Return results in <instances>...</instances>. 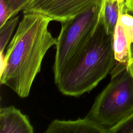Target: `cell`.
I'll use <instances>...</instances> for the list:
<instances>
[{
	"label": "cell",
	"mask_w": 133,
	"mask_h": 133,
	"mask_svg": "<svg viewBox=\"0 0 133 133\" xmlns=\"http://www.w3.org/2000/svg\"><path fill=\"white\" fill-rule=\"evenodd\" d=\"M51 21L39 14H23L5 55L0 52V83L21 98L29 96L46 53L56 45L48 30Z\"/></svg>",
	"instance_id": "obj_1"
},
{
	"label": "cell",
	"mask_w": 133,
	"mask_h": 133,
	"mask_svg": "<svg viewBox=\"0 0 133 133\" xmlns=\"http://www.w3.org/2000/svg\"><path fill=\"white\" fill-rule=\"evenodd\" d=\"M115 61L113 35L107 33L101 12L93 35L55 78V82L64 95L79 97L96 87L112 71Z\"/></svg>",
	"instance_id": "obj_2"
},
{
	"label": "cell",
	"mask_w": 133,
	"mask_h": 133,
	"mask_svg": "<svg viewBox=\"0 0 133 133\" xmlns=\"http://www.w3.org/2000/svg\"><path fill=\"white\" fill-rule=\"evenodd\" d=\"M111 81L95 99L86 115L109 129L133 111V76L127 63L117 62Z\"/></svg>",
	"instance_id": "obj_3"
},
{
	"label": "cell",
	"mask_w": 133,
	"mask_h": 133,
	"mask_svg": "<svg viewBox=\"0 0 133 133\" xmlns=\"http://www.w3.org/2000/svg\"><path fill=\"white\" fill-rule=\"evenodd\" d=\"M102 4V1L73 18L61 22L56 45L53 66L55 78L93 35L100 18Z\"/></svg>",
	"instance_id": "obj_4"
},
{
	"label": "cell",
	"mask_w": 133,
	"mask_h": 133,
	"mask_svg": "<svg viewBox=\"0 0 133 133\" xmlns=\"http://www.w3.org/2000/svg\"><path fill=\"white\" fill-rule=\"evenodd\" d=\"M102 0H31L23 13H35L61 23L89 10Z\"/></svg>",
	"instance_id": "obj_5"
},
{
	"label": "cell",
	"mask_w": 133,
	"mask_h": 133,
	"mask_svg": "<svg viewBox=\"0 0 133 133\" xmlns=\"http://www.w3.org/2000/svg\"><path fill=\"white\" fill-rule=\"evenodd\" d=\"M46 133H109L108 129L98 123L85 117L74 121L54 119Z\"/></svg>",
	"instance_id": "obj_6"
},
{
	"label": "cell",
	"mask_w": 133,
	"mask_h": 133,
	"mask_svg": "<svg viewBox=\"0 0 133 133\" xmlns=\"http://www.w3.org/2000/svg\"><path fill=\"white\" fill-rule=\"evenodd\" d=\"M1 133H33L28 117L14 106L0 109Z\"/></svg>",
	"instance_id": "obj_7"
},
{
	"label": "cell",
	"mask_w": 133,
	"mask_h": 133,
	"mask_svg": "<svg viewBox=\"0 0 133 133\" xmlns=\"http://www.w3.org/2000/svg\"><path fill=\"white\" fill-rule=\"evenodd\" d=\"M113 48L115 61L128 64L130 56V48L123 28L118 20L113 35Z\"/></svg>",
	"instance_id": "obj_8"
},
{
	"label": "cell",
	"mask_w": 133,
	"mask_h": 133,
	"mask_svg": "<svg viewBox=\"0 0 133 133\" xmlns=\"http://www.w3.org/2000/svg\"><path fill=\"white\" fill-rule=\"evenodd\" d=\"M19 21V16H15L8 19L0 26V52H4L8 41Z\"/></svg>",
	"instance_id": "obj_9"
},
{
	"label": "cell",
	"mask_w": 133,
	"mask_h": 133,
	"mask_svg": "<svg viewBox=\"0 0 133 133\" xmlns=\"http://www.w3.org/2000/svg\"><path fill=\"white\" fill-rule=\"evenodd\" d=\"M118 20L123 28L130 48V45L133 43V16L127 13L119 12Z\"/></svg>",
	"instance_id": "obj_10"
},
{
	"label": "cell",
	"mask_w": 133,
	"mask_h": 133,
	"mask_svg": "<svg viewBox=\"0 0 133 133\" xmlns=\"http://www.w3.org/2000/svg\"><path fill=\"white\" fill-rule=\"evenodd\" d=\"M109 133H133V111L109 129Z\"/></svg>",
	"instance_id": "obj_11"
},
{
	"label": "cell",
	"mask_w": 133,
	"mask_h": 133,
	"mask_svg": "<svg viewBox=\"0 0 133 133\" xmlns=\"http://www.w3.org/2000/svg\"><path fill=\"white\" fill-rule=\"evenodd\" d=\"M31 0H5L9 11L10 18L23 10Z\"/></svg>",
	"instance_id": "obj_12"
},
{
	"label": "cell",
	"mask_w": 133,
	"mask_h": 133,
	"mask_svg": "<svg viewBox=\"0 0 133 133\" xmlns=\"http://www.w3.org/2000/svg\"><path fill=\"white\" fill-rule=\"evenodd\" d=\"M127 66L133 76V43L130 45V56L127 64Z\"/></svg>",
	"instance_id": "obj_13"
},
{
	"label": "cell",
	"mask_w": 133,
	"mask_h": 133,
	"mask_svg": "<svg viewBox=\"0 0 133 133\" xmlns=\"http://www.w3.org/2000/svg\"><path fill=\"white\" fill-rule=\"evenodd\" d=\"M125 6L127 11L133 12V0H124Z\"/></svg>",
	"instance_id": "obj_14"
}]
</instances>
